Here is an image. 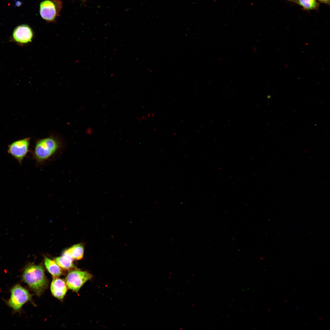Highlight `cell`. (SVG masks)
Here are the masks:
<instances>
[{"label": "cell", "mask_w": 330, "mask_h": 330, "mask_svg": "<svg viewBox=\"0 0 330 330\" xmlns=\"http://www.w3.org/2000/svg\"><path fill=\"white\" fill-rule=\"evenodd\" d=\"M62 146L61 141L56 137L50 136L39 139L32 152V158L37 164H42L53 156Z\"/></svg>", "instance_id": "1"}, {"label": "cell", "mask_w": 330, "mask_h": 330, "mask_svg": "<svg viewBox=\"0 0 330 330\" xmlns=\"http://www.w3.org/2000/svg\"><path fill=\"white\" fill-rule=\"evenodd\" d=\"M22 279L38 295L43 292L48 285L44 270L41 265H28L23 272Z\"/></svg>", "instance_id": "2"}, {"label": "cell", "mask_w": 330, "mask_h": 330, "mask_svg": "<svg viewBox=\"0 0 330 330\" xmlns=\"http://www.w3.org/2000/svg\"><path fill=\"white\" fill-rule=\"evenodd\" d=\"M67 286L65 282L63 279L54 277L50 286L52 294L59 299H63L67 291Z\"/></svg>", "instance_id": "8"}, {"label": "cell", "mask_w": 330, "mask_h": 330, "mask_svg": "<svg viewBox=\"0 0 330 330\" xmlns=\"http://www.w3.org/2000/svg\"><path fill=\"white\" fill-rule=\"evenodd\" d=\"M84 251L83 244H79L73 246L66 250L64 254L69 255L73 259L80 260L83 257Z\"/></svg>", "instance_id": "9"}, {"label": "cell", "mask_w": 330, "mask_h": 330, "mask_svg": "<svg viewBox=\"0 0 330 330\" xmlns=\"http://www.w3.org/2000/svg\"><path fill=\"white\" fill-rule=\"evenodd\" d=\"M30 140L29 138H26L15 141L8 145V152L20 165L29 152Z\"/></svg>", "instance_id": "6"}, {"label": "cell", "mask_w": 330, "mask_h": 330, "mask_svg": "<svg viewBox=\"0 0 330 330\" xmlns=\"http://www.w3.org/2000/svg\"><path fill=\"white\" fill-rule=\"evenodd\" d=\"M55 262L62 269L68 270L74 267L73 259L69 255L64 254L62 256L56 258Z\"/></svg>", "instance_id": "11"}, {"label": "cell", "mask_w": 330, "mask_h": 330, "mask_svg": "<svg viewBox=\"0 0 330 330\" xmlns=\"http://www.w3.org/2000/svg\"><path fill=\"white\" fill-rule=\"evenodd\" d=\"M321 3H322L328 5H330V0H318Z\"/></svg>", "instance_id": "13"}, {"label": "cell", "mask_w": 330, "mask_h": 330, "mask_svg": "<svg viewBox=\"0 0 330 330\" xmlns=\"http://www.w3.org/2000/svg\"><path fill=\"white\" fill-rule=\"evenodd\" d=\"M62 7L61 0H44L40 4V14L44 20L53 22L59 16Z\"/></svg>", "instance_id": "3"}, {"label": "cell", "mask_w": 330, "mask_h": 330, "mask_svg": "<svg viewBox=\"0 0 330 330\" xmlns=\"http://www.w3.org/2000/svg\"><path fill=\"white\" fill-rule=\"evenodd\" d=\"M301 6L304 9L307 10L318 9L319 4L316 0H288Z\"/></svg>", "instance_id": "12"}, {"label": "cell", "mask_w": 330, "mask_h": 330, "mask_svg": "<svg viewBox=\"0 0 330 330\" xmlns=\"http://www.w3.org/2000/svg\"><path fill=\"white\" fill-rule=\"evenodd\" d=\"M10 292L11 296L7 304L16 311H19L22 306L31 298L28 291L19 284L13 286Z\"/></svg>", "instance_id": "4"}, {"label": "cell", "mask_w": 330, "mask_h": 330, "mask_svg": "<svg viewBox=\"0 0 330 330\" xmlns=\"http://www.w3.org/2000/svg\"><path fill=\"white\" fill-rule=\"evenodd\" d=\"M33 31L28 25L21 24L16 27L13 31L12 36L15 41L25 44L31 42L33 38Z\"/></svg>", "instance_id": "7"}, {"label": "cell", "mask_w": 330, "mask_h": 330, "mask_svg": "<svg viewBox=\"0 0 330 330\" xmlns=\"http://www.w3.org/2000/svg\"><path fill=\"white\" fill-rule=\"evenodd\" d=\"M92 276L87 272L74 270L69 272L66 278L65 282L69 289L77 292L84 284L90 280Z\"/></svg>", "instance_id": "5"}, {"label": "cell", "mask_w": 330, "mask_h": 330, "mask_svg": "<svg viewBox=\"0 0 330 330\" xmlns=\"http://www.w3.org/2000/svg\"><path fill=\"white\" fill-rule=\"evenodd\" d=\"M44 262L46 269L54 277H57L62 274V272L60 266L54 261L45 257Z\"/></svg>", "instance_id": "10"}]
</instances>
